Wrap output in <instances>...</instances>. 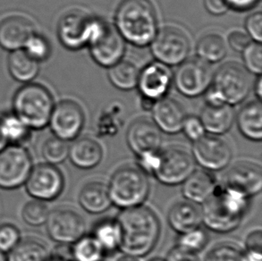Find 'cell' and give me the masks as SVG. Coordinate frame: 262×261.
I'll use <instances>...</instances> for the list:
<instances>
[{"mask_svg":"<svg viewBox=\"0 0 262 261\" xmlns=\"http://www.w3.org/2000/svg\"><path fill=\"white\" fill-rule=\"evenodd\" d=\"M120 230L119 251L124 256L140 258L155 248L161 233L156 212L144 205L122 209L117 216Z\"/></svg>","mask_w":262,"mask_h":261,"instance_id":"6da1fadb","label":"cell"},{"mask_svg":"<svg viewBox=\"0 0 262 261\" xmlns=\"http://www.w3.org/2000/svg\"><path fill=\"white\" fill-rule=\"evenodd\" d=\"M125 42L149 46L159 29L156 8L150 0H122L115 14V25Z\"/></svg>","mask_w":262,"mask_h":261,"instance_id":"7a4b0ae2","label":"cell"},{"mask_svg":"<svg viewBox=\"0 0 262 261\" xmlns=\"http://www.w3.org/2000/svg\"><path fill=\"white\" fill-rule=\"evenodd\" d=\"M249 201L237 191L217 184L212 195L202 204V222L215 233H230L241 225Z\"/></svg>","mask_w":262,"mask_h":261,"instance_id":"3957f363","label":"cell"},{"mask_svg":"<svg viewBox=\"0 0 262 261\" xmlns=\"http://www.w3.org/2000/svg\"><path fill=\"white\" fill-rule=\"evenodd\" d=\"M252 89L248 71L235 62L223 64L213 75L212 83L206 91L205 104L234 106L244 102Z\"/></svg>","mask_w":262,"mask_h":261,"instance_id":"277c9868","label":"cell"},{"mask_svg":"<svg viewBox=\"0 0 262 261\" xmlns=\"http://www.w3.org/2000/svg\"><path fill=\"white\" fill-rule=\"evenodd\" d=\"M55 100L51 92L39 83H26L13 98V112L31 130H40L49 124Z\"/></svg>","mask_w":262,"mask_h":261,"instance_id":"5b68a950","label":"cell"},{"mask_svg":"<svg viewBox=\"0 0 262 261\" xmlns=\"http://www.w3.org/2000/svg\"><path fill=\"white\" fill-rule=\"evenodd\" d=\"M107 188L112 205L126 209L143 205L150 185L148 175L138 166L124 165L114 172Z\"/></svg>","mask_w":262,"mask_h":261,"instance_id":"8992f818","label":"cell"},{"mask_svg":"<svg viewBox=\"0 0 262 261\" xmlns=\"http://www.w3.org/2000/svg\"><path fill=\"white\" fill-rule=\"evenodd\" d=\"M88 47L93 60L100 67L110 68L124 59L126 42L114 25L99 18Z\"/></svg>","mask_w":262,"mask_h":261,"instance_id":"52a82bcc","label":"cell"},{"mask_svg":"<svg viewBox=\"0 0 262 261\" xmlns=\"http://www.w3.org/2000/svg\"><path fill=\"white\" fill-rule=\"evenodd\" d=\"M149 47L156 61L167 67H174L188 59L191 42L183 30L166 26L158 31Z\"/></svg>","mask_w":262,"mask_h":261,"instance_id":"ba28073f","label":"cell"},{"mask_svg":"<svg viewBox=\"0 0 262 261\" xmlns=\"http://www.w3.org/2000/svg\"><path fill=\"white\" fill-rule=\"evenodd\" d=\"M33 167L25 146L7 145L0 151V189L15 190L25 185Z\"/></svg>","mask_w":262,"mask_h":261,"instance_id":"9c48e42d","label":"cell"},{"mask_svg":"<svg viewBox=\"0 0 262 261\" xmlns=\"http://www.w3.org/2000/svg\"><path fill=\"white\" fill-rule=\"evenodd\" d=\"M195 169L196 162L191 152L170 146L160 150V162L153 177L162 184L174 186L183 184Z\"/></svg>","mask_w":262,"mask_h":261,"instance_id":"30bf717a","label":"cell"},{"mask_svg":"<svg viewBox=\"0 0 262 261\" xmlns=\"http://www.w3.org/2000/svg\"><path fill=\"white\" fill-rule=\"evenodd\" d=\"M98 19L81 11H70L58 21L57 38L68 50H78L88 47Z\"/></svg>","mask_w":262,"mask_h":261,"instance_id":"8fae6325","label":"cell"},{"mask_svg":"<svg viewBox=\"0 0 262 261\" xmlns=\"http://www.w3.org/2000/svg\"><path fill=\"white\" fill-rule=\"evenodd\" d=\"M212 71L208 63L200 58L186 59L178 66L173 75L177 91L188 98L203 95L212 83Z\"/></svg>","mask_w":262,"mask_h":261,"instance_id":"7c38bea8","label":"cell"},{"mask_svg":"<svg viewBox=\"0 0 262 261\" xmlns=\"http://www.w3.org/2000/svg\"><path fill=\"white\" fill-rule=\"evenodd\" d=\"M85 116L82 106L72 99H64L55 104L49 121V126L55 137L73 141L82 133Z\"/></svg>","mask_w":262,"mask_h":261,"instance_id":"4fadbf2b","label":"cell"},{"mask_svg":"<svg viewBox=\"0 0 262 261\" xmlns=\"http://www.w3.org/2000/svg\"><path fill=\"white\" fill-rule=\"evenodd\" d=\"M25 185L27 193L33 200L54 201L64 191V176L56 166L39 164L32 167Z\"/></svg>","mask_w":262,"mask_h":261,"instance_id":"5bb4252c","label":"cell"},{"mask_svg":"<svg viewBox=\"0 0 262 261\" xmlns=\"http://www.w3.org/2000/svg\"><path fill=\"white\" fill-rule=\"evenodd\" d=\"M50 238L59 244H71L85 234V220L78 212L69 208L50 211L46 221Z\"/></svg>","mask_w":262,"mask_h":261,"instance_id":"9a60e30c","label":"cell"},{"mask_svg":"<svg viewBox=\"0 0 262 261\" xmlns=\"http://www.w3.org/2000/svg\"><path fill=\"white\" fill-rule=\"evenodd\" d=\"M191 155L196 164L209 172L225 169L232 160L233 151L227 141L216 135L205 134L193 142Z\"/></svg>","mask_w":262,"mask_h":261,"instance_id":"2e32d148","label":"cell"},{"mask_svg":"<svg viewBox=\"0 0 262 261\" xmlns=\"http://www.w3.org/2000/svg\"><path fill=\"white\" fill-rule=\"evenodd\" d=\"M172 83L173 74L169 67L156 61L140 70L136 88L142 98L157 102L167 97Z\"/></svg>","mask_w":262,"mask_h":261,"instance_id":"e0dca14e","label":"cell"},{"mask_svg":"<svg viewBox=\"0 0 262 261\" xmlns=\"http://www.w3.org/2000/svg\"><path fill=\"white\" fill-rule=\"evenodd\" d=\"M224 185L248 199L259 194L262 189L261 166L252 161L235 163L225 175Z\"/></svg>","mask_w":262,"mask_h":261,"instance_id":"ac0fdd59","label":"cell"},{"mask_svg":"<svg viewBox=\"0 0 262 261\" xmlns=\"http://www.w3.org/2000/svg\"><path fill=\"white\" fill-rule=\"evenodd\" d=\"M126 141L132 151L139 157L160 150L162 135L151 121L138 119L128 128Z\"/></svg>","mask_w":262,"mask_h":261,"instance_id":"d6986e66","label":"cell"},{"mask_svg":"<svg viewBox=\"0 0 262 261\" xmlns=\"http://www.w3.org/2000/svg\"><path fill=\"white\" fill-rule=\"evenodd\" d=\"M35 27L28 18L11 15L0 21V47L7 51L23 50Z\"/></svg>","mask_w":262,"mask_h":261,"instance_id":"ffe728a7","label":"cell"},{"mask_svg":"<svg viewBox=\"0 0 262 261\" xmlns=\"http://www.w3.org/2000/svg\"><path fill=\"white\" fill-rule=\"evenodd\" d=\"M151 111L153 123L161 133L177 134L182 130L186 114L174 99L167 97L160 99L155 103Z\"/></svg>","mask_w":262,"mask_h":261,"instance_id":"44dd1931","label":"cell"},{"mask_svg":"<svg viewBox=\"0 0 262 261\" xmlns=\"http://www.w3.org/2000/svg\"><path fill=\"white\" fill-rule=\"evenodd\" d=\"M104 156L102 146L92 138L75 139L69 145L68 158L74 166L89 170L99 166Z\"/></svg>","mask_w":262,"mask_h":261,"instance_id":"7402d4cb","label":"cell"},{"mask_svg":"<svg viewBox=\"0 0 262 261\" xmlns=\"http://www.w3.org/2000/svg\"><path fill=\"white\" fill-rule=\"evenodd\" d=\"M182 184L185 200L194 204L204 203L217 186L215 177L205 169H195Z\"/></svg>","mask_w":262,"mask_h":261,"instance_id":"603a6c76","label":"cell"},{"mask_svg":"<svg viewBox=\"0 0 262 261\" xmlns=\"http://www.w3.org/2000/svg\"><path fill=\"white\" fill-rule=\"evenodd\" d=\"M199 117L205 128L206 133L220 136L227 134L234 124V108L227 104H205Z\"/></svg>","mask_w":262,"mask_h":261,"instance_id":"cb8c5ba5","label":"cell"},{"mask_svg":"<svg viewBox=\"0 0 262 261\" xmlns=\"http://www.w3.org/2000/svg\"><path fill=\"white\" fill-rule=\"evenodd\" d=\"M171 228L179 234L195 229L202 224L201 209L190 201H178L172 206L167 215Z\"/></svg>","mask_w":262,"mask_h":261,"instance_id":"d4e9b609","label":"cell"},{"mask_svg":"<svg viewBox=\"0 0 262 261\" xmlns=\"http://www.w3.org/2000/svg\"><path fill=\"white\" fill-rule=\"evenodd\" d=\"M78 201L86 212L93 215L104 213L112 206L107 184L99 181L87 183L79 193Z\"/></svg>","mask_w":262,"mask_h":261,"instance_id":"484cf974","label":"cell"},{"mask_svg":"<svg viewBox=\"0 0 262 261\" xmlns=\"http://www.w3.org/2000/svg\"><path fill=\"white\" fill-rule=\"evenodd\" d=\"M236 124L242 135L252 141L262 140V106L259 100L252 101L242 107L236 117Z\"/></svg>","mask_w":262,"mask_h":261,"instance_id":"4316f807","label":"cell"},{"mask_svg":"<svg viewBox=\"0 0 262 261\" xmlns=\"http://www.w3.org/2000/svg\"><path fill=\"white\" fill-rule=\"evenodd\" d=\"M7 68L11 77L24 84L32 82L39 73V64L29 57L24 50L10 52Z\"/></svg>","mask_w":262,"mask_h":261,"instance_id":"83f0119b","label":"cell"},{"mask_svg":"<svg viewBox=\"0 0 262 261\" xmlns=\"http://www.w3.org/2000/svg\"><path fill=\"white\" fill-rule=\"evenodd\" d=\"M0 132L8 145L24 146L32 138V130L13 111L0 117Z\"/></svg>","mask_w":262,"mask_h":261,"instance_id":"f1b7e54d","label":"cell"},{"mask_svg":"<svg viewBox=\"0 0 262 261\" xmlns=\"http://www.w3.org/2000/svg\"><path fill=\"white\" fill-rule=\"evenodd\" d=\"M196 51L198 58L208 64H215L227 57V42L220 34L209 33L200 39Z\"/></svg>","mask_w":262,"mask_h":261,"instance_id":"f546056e","label":"cell"},{"mask_svg":"<svg viewBox=\"0 0 262 261\" xmlns=\"http://www.w3.org/2000/svg\"><path fill=\"white\" fill-rule=\"evenodd\" d=\"M140 69L130 61L122 60L108 68L107 76L111 83L121 91H131L137 87Z\"/></svg>","mask_w":262,"mask_h":261,"instance_id":"4dcf8cb0","label":"cell"},{"mask_svg":"<svg viewBox=\"0 0 262 261\" xmlns=\"http://www.w3.org/2000/svg\"><path fill=\"white\" fill-rule=\"evenodd\" d=\"M92 236L99 243L105 253H110L119 249L120 230L116 219H106L96 224Z\"/></svg>","mask_w":262,"mask_h":261,"instance_id":"1f68e13d","label":"cell"},{"mask_svg":"<svg viewBox=\"0 0 262 261\" xmlns=\"http://www.w3.org/2000/svg\"><path fill=\"white\" fill-rule=\"evenodd\" d=\"M50 253L46 245L34 239L21 240L7 255V261H47Z\"/></svg>","mask_w":262,"mask_h":261,"instance_id":"d6a6232c","label":"cell"},{"mask_svg":"<svg viewBox=\"0 0 262 261\" xmlns=\"http://www.w3.org/2000/svg\"><path fill=\"white\" fill-rule=\"evenodd\" d=\"M73 261H103L105 251L92 234H84L70 246Z\"/></svg>","mask_w":262,"mask_h":261,"instance_id":"836d02e7","label":"cell"},{"mask_svg":"<svg viewBox=\"0 0 262 261\" xmlns=\"http://www.w3.org/2000/svg\"><path fill=\"white\" fill-rule=\"evenodd\" d=\"M69 145L68 141L59 138L50 137L45 141L41 148V155L48 164L57 166L66 161L68 158Z\"/></svg>","mask_w":262,"mask_h":261,"instance_id":"e575fe53","label":"cell"},{"mask_svg":"<svg viewBox=\"0 0 262 261\" xmlns=\"http://www.w3.org/2000/svg\"><path fill=\"white\" fill-rule=\"evenodd\" d=\"M23 50L39 64L48 60L52 54L50 40L45 36L36 32L29 38Z\"/></svg>","mask_w":262,"mask_h":261,"instance_id":"d590c367","label":"cell"},{"mask_svg":"<svg viewBox=\"0 0 262 261\" xmlns=\"http://www.w3.org/2000/svg\"><path fill=\"white\" fill-rule=\"evenodd\" d=\"M50 209L44 201L32 200L24 206L21 217L27 225L31 226H42L46 224Z\"/></svg>","mask_w":262,"mask_h":261,"instance_id":"8d00e7d4","label":"cell"},{"mask_svg":"<svg viewBox=\"0 0 262 261\" xmlns=\"http://www.w3.org/2000/svg\"><path fill=\"white\" fill-rule=\"evenodd\" d=\"M209 242V234L205 230L199 226L195 229L179 234L177 245L187 251L197 253L202 251Z\"/></svg>","mask_w":262,"mask_h":261,"instance_id":"74e56055","label":"cell"},{"mask_svg":"<svg viewBox=\"0 0 262 261\" xmlns=\"http://www.w3.org/2000/svg\"><path fill=\"white\" fill-rule=\"evenodd\" d=\"M204 261H246L245 252L236 244L223 243L214 246Z\"/></svg>","mask_w":262,"mask_h":261,"instance_id":"f35d334b","label":"cell"},{"mask_svg":"<svg viewBox=\"0 0 262 261\" xmlns=\"http://www.w3.org/2000/svg\"><path fill=\"white\" fill-rule=\"evenodd\" d=\"M242 53L245 69L250 74L260 75L262 71L261 43L252 41Z\"/></svg>","mask_w":262,"mask_h":261,"instance_id":"ab89813d","label":"cell"},{"mask_svg":"<svg viewBox=\"0 0 262 261\" xmlns=\"http://www.w3.org/2000/svg\"><path fill=\"white\" fill-rule=\"evenodd\" d=\"M245 258L246 261H262L261 230H253L245 240Z\"/></svg>","mask_w":262,"mask_h":261,"instance_id":"60d3db41","label":"cell"},{"mask_svg":"<svg viewBox=\"0 0 262 261\" xmlns=\"http://www.w3.org/2000/svg\"><path fill=\"white\" fill-rule=\"evenodd\" d=\"M21 241L19 230L10 224L0 226V251L8 253Z\"/></svg>","mask_w":262,"mask_h":261,"instance_id":"b9f144b4","label":"cell"},{"mask_svg":"<svg viewBox=\"0 0 262 261\" xmlns=\"http://www.w3.org/2000/svg\"><path fill=\"white\" fill-rule=\"evenodd\" d=\"M188 140L195 142L206 134L205 128L200 117L196 116H186L182 130Z\"/></svg>","mask_w":262,"mask_h":261,"instance_id":"7bdbcfd3","label":"cell"},{"mask_svg":"<svg viewBox=\"0 0 262 261\" xmlns=\"http://www.w3.org/2000/svg\"><path fill=\"white\" fill-rule=\"evenodd\" d=\"M245 29L250 38L256 42L261 43L262 40V14L256 12L250 14L245 21Z\"/></svg>","mask_w":262,"mask_h":261,"instance_id":"ee69618b","label":"cell"},{"mask_svg":"<svg viewBox=\"0 0 262 261\" xmlns=\"http://www.w3.org/2000/svg\"><path fill=\"white\" fill-rule=\"evenodd\" d=\"M252 41L250 36L246 32H241V31H234L231 32L227 39V42L231 49H233L237 52H243L245 48Z\"/></svg>","mask_w":262,"mask_h":261,"instance_id":"f6af8a7d","label":"cell"},{"mask_svg":"<svg viewBox=\"0 0 262 261\" xmlns=\"http://www.w3.org/2000/svg\"><path fill=\"white\" fill-rule=\"evenodd\" d=\"M166 261H201L198 254L176 245L167 253Z\"/></svg>","mask_w":262,"mask_h":261,"instance_id":"bcb514c9","label":"cell"},{"mask_svg":"<svg viewBox=\"0 0 262 261\" xmlns=\"http://www.w3.org/2000/svg\"><path fill=\"white\" fill-rule=\"evenodd\" d=\"M204 7L213 15H222L229 10L226 0H204Z\"/></svg>","mask_w":262,"mask_h":261,"instance_id":"7dc6e473","label":"cell"},{"mask_svg":"<svg viewBox=\"0 0 262 261\" xmlns=\"http://www.w3.org/2000/svg\"><path fill=\"white\" fill-rule=\"evenodd\" d=\"M229 9L239 12L252 10L259 4V0H226Z\"/></svg>","mask_w":262,"mask_h":261,"instance_id":"c3c4849f","label":"cell"},{"mask_svg":"<svg viewBox=\"0 0 262 261\" xmlns=\"http://www.w3.org/2000/svg\"><path fill=\"white\" fill-rule=\"evenodd\" d=\"M261 77H260V75H258V78H257L255 83H254V92H255V95L257 96V99H259V100H260V99H261Z\"/></svg>","mask_w":262,"mask_h":261,"instance_id":"681fc988","label":"cell"},{"mask_svg":"<svg viewBox=\"0 0 262 261\" xmlns=\"http://www.w3.org/2000/svg\"><path fill=\"white\" fill-rule=\"evenodd\" d=\"M155 101L150 100V99H143L142 98V108L144 110H148V111H151L153 108V106L155 105Z\"/></svg>","mask_w":262,"mask_h":261,"instance_id":"f907efd6","label":"cell"},{"mask_svg":"<svg viewBox=\"0 0 262 261\" xmlns=\"http://www.w3.org/2000/svg\"><path fill=\"white\" fill-rule=\"evenodd\" d=\"M47 261H73L71 258L69 257H64V256H59V255L54 254L50 256Z\"/></svg>","mask_w":262,"mask_h":261,"instance_id":"816d5d0a","label":"cell"},{"mask_svg":"<svg viewBox=\"0 0 262 261\" xmlns=\"http://www.w3.org/2000/svg\"><path fill=\"white\" fill-rule=\"evenodd\" d=\"M7 145L8 144H7V141L4 139L3 135H2L1 132H0V151L6 148Z\"/></svg>","mask_w":262,"mask_h":261,"instance_id":"f5cc1de1","label":"cell"},{"mask_svg":"<svg viewBox=\"0 0 262 261\" xmlns=\"http://www.w3.org/2000/svg\"><path fill=\"white\" fill-rule=\"evenodd\" d=\"M118 261H139L138 258H132V257H128V256H124L123 258H120Z\"/></svg>","mask_w":262,"mask_h":261,"instance_id":"db71d44e","label":"cell"},{"mask_svg":"<svg viewBox=\"0 0 262 261\" xmlns=\"http://www.w3.org/2000/svg\"><path fill=\"white\" fill-rule=\"evenodd\" d=\"M0 261H7V256L3 252H1V251H0Z\"/></svg>","mask_w":262,"mask_h":261,"instance_id":"11a10c76","label":"cell"},{"mask_svg":"<svg viewBox=\"0 0 262 261\" xmlns=\"http://www.w3.org/2000/svg\"><path fill=\"white\" fill-rule=\"evenodd\" d=\"M149 261H166V259L161 258H153L151 259H149Z\"/></svg>","mask_w":262,"mask_h":261,"instance_id":"9f6ffc18","label":"cell"}]
</instances>
